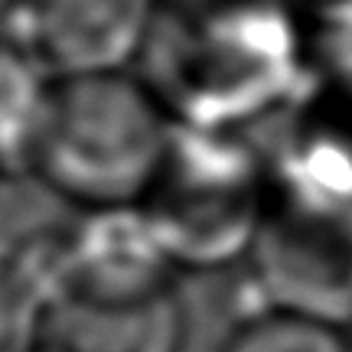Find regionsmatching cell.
I'll return each instance as SVG.
<instances>
[{"label":"cell","mask_w":352,"mask_h":352,"mask_svg":"<svg viewBox=\"0 0 352 352\" xmlns=\"http://www.w3.org/2000/svg\"><path fill=\"white\" fill-rule=\"evenodd\" d=\"M166 147L170 134L151 91L111 69L50 85L33 164L56 189L111 206L151 189Z\"/></svg>","instance_id":"cell-1"},{"label":"cell","mask_w":352,"mask_h":352,"mask_svg":"<svg viewBox=\"0 0 352 352\" xmlns=\"http://www.w3.org/2000/svg\"><path fill=\"white\" fill-rule=\"evenodd\" d=\"M258 264L284 310L329 323L352 316V202L294 186L264 206Z\"/></svg>","instance_id":"cell-2"},{"label":"cell","mask_w":352,"mask_h":352,"mask_svg":"<svg viewBox=\"0 0 352 352\" xmlns=\"http://www.w3.org/2000/svg\"><path fill=\"white\" fill-rule=\"evenodd\" d=\"M36 336L46 340L43 352H170L176 310L153 267L88 261L46 297Z\"/></svg>","instance_id":"cell-3"},{"label":"cell","mask_w":352,"mask_h":352,"mask_svg":"<svg viewBox=\"0 0 352 352\" xmlns=\"http://www.w3.org/2000/svg\"><path fill=\"white\" fill-rule=\"evenodd\" d=\"M147 192H160L157 235L160 245L192 258H219L254 239L261 226V189L254 166L245 157L222 151L166 157Z\"/></svg>","instance_id":"cell-4"},{"label":"cell","mask_w":352,"mask_h":352,"mask_svg":"<svg viewBox=\"0 0 352 352\" xmlns=\"http://www.w3.org/2000/svg\"><path fill=\"white\" fill-rule=\"evenodd\" d=\"M153 0H23L30 50L56 76L111 72L138 50Z\"/></svg>","instance_id":"cell-5"},{"label":"cell","mask_w":352,"mask_h":352,"mask_svg":"<svg viewBox=\"0 0 352 352\" xmlns=\"http://www.w3.org/2000/svg\"><path fill=\"white\" fill-rule=\"evenodd\" d=\"M50 85H39L30 59L0 52V164L33 160L39 118Z\"/></svg>","instance_id":"cell-6"},{"label":"cell","mask_w":352,"mask_h":352,"mask_svg":"<svg viewBox=\"0 0 352 352\" xmlns=\"http://www.w3.org/2000/svg\"><path fill=\"white\" fill-rule=\"evenodd\" d=\"M226 352H352L336 323L310 314L284 310L254 316L228 340Z\"/></svg>","instance_id":"cell-7"},{"label":"cell","mask_w":352,"mask_h":352,"mask_svg":"<svg viewBox=\"0 0 352 352\" xmlns=\"http://www.w3.org/2000/svg\"><path fill=\"white\" fill-rule=\"evenodd\" d=\"M39 303L20 267L0 258V352H26L36 336Z\"/></svg>","instance_id":"cell-8"},{"label":"cell","mask_w":352,"mask_h":352,"mask_svg":"<svg viewBox=\"0 0 352 352\" xmlns=\"http://www.w3.org/2000/svg\"><path fill=\"white\" fill-rule=\"evenodd\" d=\"M320 13H329V10H340V7H349L352 0H310Z\"/></svg>","instance_id":"cell-9"}]
</instances>
